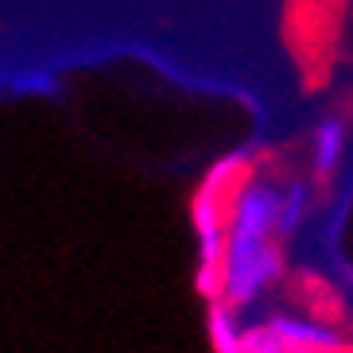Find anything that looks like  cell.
<instances>
[{
  "mask_svg": "<svg viewBox=\"0 0 353 353\" xmlns=\"http://www.w3.org/2000/svg\"><path fill=\"white\" fill-rule=\"evenodd\" d=\"M283 194L272 183H249L233 202L225 225V295L229 307H252V303L280 280L283 272Z\"/></svg>",
  "mask_w": 353,
  "mask_h": 353,
  "instance_id": "cell-1",
  "label": "cell"
},
{
  "mask_svg": "<svg viewBox=\"0 0 353 353\" xmlns=\"http://www.w3.org/2000/svg\"><path fill=\"white\" fill-rule=\"evenodd\" d=\"M342 159H345V121L326 117L314 132V179H319V187H326L338 175Z\"/></svg>",
  "mask_w": 353,
  "mask_h": 353,
  "instance_id": "cell-2",
  "label": "cell"
},
{
  "mask_svg": "<svg viewBox=\"0 0 353 353\" xmlns=\"http://www.w3.org/2000/svg\"><path fill=\"white\" fill-rule=\"evenodd\" d=\"M241 334H245V322H241L237 307H229L225 299L210 303V342H214V353H237Z\"/></svg>",
  "mask_w": 353,
  "mask_h": 353,
  "instance_id": "cell-3",
  "label": "cell"
},
{
  "mask_svg": "<svg viewBox=\"0 0 353 353\" xmlns=\"http://www.w3.org/2000/svg\"><path fill=\"white\" fill-rule=\"evenodd\" d=\"M350 326H353V319H350Z\"/></svg>",
  "mask_w": 353,
  "mask_h": 353,
  "instance_id": "cell-4",
  "label": "cell"
}]
</instances>
